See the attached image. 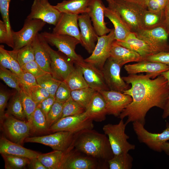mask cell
<instances>
[{"mask_svg":"<svg viewBox=\"0 0 169 169\" xmlns=\"http://www.w3.org/2000/svg\"><path fill=\"white\" fill-rule=\"evenodd\" d=\"M155 77L150 74L122 77L126 83L131 85L123 93L131 96L132 101L118 117L120 119L127 118V124L138 121L145 125L146 115L151 109L156 107L163 109L169 95V86L167 80L162 75L151 79Z\"/></svg>","mask_w":169,"mask_h":169,"instance_id":"obj_1","label":"cell"},{"mask_svg":"<svg viewBox=\"0 0 169 169\" xmlns=\"http://www.w3.org/2000/svg\"><path fill=\"white\" fill-rule=\"evenodd\" d=\"M74 146L78 151L104 162H108L114 156L107 136L93 129L75 133Z\"/></svg>","mask_w":169,"mask_h":169,"instance_id":"obj_2","label":"cell"},{"mask_svg":"<svg viewBox=\"0 0 169 169\" xmlns=\"http://www.w3.org/2000/svg\"><path fill=\"white\" fill-rule=\"evenodd\" d=\"M108 7L117 13L135 33L141 29L142 16L146 10V7L140 3L130 0H106Z\"/></svg>","mask_w":169,"mask_h":169,"instance_id":"obj_3","label":"cell"},{"mask_svg":"<svg viewBox=\"0 0 169 169\" xmlns=\"http://www.w3.org/2000/svg\"><path fill=\"white\" fill-rule=\"evenodd\" d=\"M121 119L117 124H108L104 125L103 130L107 136L114 155L128 153L135 148V145L130 143L129 137L125 132L127 124Z\"/></svg>","mask_w":169,"mask_h":169,"instance_id":"obj_4","label":"cell"},{"mask_svg":"<svg viewBox=\"0 0 169 169\" xmlns=\"http://www.w3.org/2000/svg\"><path fill=\"white\" fill-rule=\"evenodd\" d=\"M41 34L48 44L55 46L59 51L66 55L74 63L84 60L80 55L75 52L76 45L80 44L76 38L66 35L58 34L44 32Z\"/></svg>","mask_w":169,"mask_h":169,"instance_id":"obj_5","label":"cell"},{"mask_svg":"<svg viewBox=\"0 0 169 169\" xmlns=\"http://www.w3.org/2000/svg\"><path fill=\"white\" fill-rule=\"evenodd\" d=\"M75 134L68 131H58L46 136L28 137L24 142L40 143L54 150L64 151L74 147Z\"/></svg>","mask_w":169,"mask_h":169,"instance_id":"obj_6","label":"cell"},{"mask_svg":"<svg viewBox=\"0 0 169 169\" xmlns=\"http://www.w3.org/2000/svg\"><path fill=\"white\" fill-rule=\"evenodd\" d=\"M46 23L39 19L26 18L23 28L19 31L12 30V36L13 44L12 51L17 53L21 48L32 42Z\"/></svg>","mask_w":169,"mask_h":169,"instance_id":"obj_7","label":"cell"},{"mask_svg":"<svg viewBox=\"0 0 169 169\" xmlns=\"http://www.w3.org/2000/svg\"><path fill=\"white\" fill-rule=\"evenodd\" d=\"M1 123L5 134L14 143L21 145L31 133L30 126L27 120H21L5 114Z\"/></svg>","mask_w":169,"mask_h":169,"instance_id":"obj_8","label":"cell"},{"mask_svg":"<svg viewBox=\"0 0 169 169\" xmlns=\"http://www.w3.org/2000/svg\"><path fill=\"white\" fill-rule=\"evenodd\" d=\"M132 126L139 141L154 151H162V145L169 140V123L167 122L166 129L161 133L149 132L144 127V125L138 121L132 122Z\"/></svg>","mask_w":169,"mask_h":169,"instance_id":"obj_9","label":"cell"},{"mask_svg":"<svg viewBox=\"0 0 169 169\" xmlns=\"http://www.w3.org/2000/svg\"><path fill=\"white\" fill-rule=\"evenodd\" d=\"M108 162H104L88 156L74 147L67 153L61 169H108Z\"/></svg>","mask_w":169,"mask_h":169,"instance_id":"obj_10","label":"cell"},{"mask_svg":"<svg viewBox=\"0 0 169 169\" xmlns=\"http://www.w3.org/2000/svg\"><path fill=\"white\" fill-rule=\"evenodd\" d=\"M93 122L85 111L79 115L61 118L50 127L49 131L53 133L68 131L76 133L85 130L93 129Z\"/></svg>","mask_w":169,"mask_h":169,"instance_id":"obj_11","label":"cell"},{"mask_svg":"<svg viewBox=\"0 0 169 169\" xmlns=\"http://www.w3.org/2000/svg\"><path fill=\"white\" fill-rule=\"evenodd\" d=\"M115 40L114 28L108 34L99 36L95 48L88 57L84 61L102 70L110 53L113 42Z\"/></svg>","mask_w":169,"mask_h":169,"instance_id":"obj_12","label":"cell"},{"mask_svg":"<svg viewBox=\"0 0 169 169\" xmlns=\"http://www.w3.org/2000/svg\"><path fill=\"white\" fill-rule=\"evenodd\" d=\"M135 33L138 38L148 43L157 53L169 51V34L163 25L151 29H142Z\"/></svg>","mask_w":169,"mask_h":169,"instance_id":"obj_13","label":"cell"},{"mask_svg":"<svg viewBox=\"0 0 169 169\" xmlns=\"http://www.w3.org/2000/svg\"><path fill=\"white\" fill-rule=\"evenodd\" d=\"M61 13L54 6L50 4L48 0H34L30 12L27 18L40 19L55 26Z\"/></svg>","mask_w":169,"mask_h":169,"instance_id":"obj_14","label":"cell"},{"mask_svg":"<svg viewBox=\"0 0 169 169\" xmlns=\"http://www.w3.org/2000/svg\"><path fill=\"white\" fill-rule=\"evenodd\" d=\"M120 66L109 57L102 69L105 82L110 90L123 93L129 89L120 75Z\"/></svg>","mask_w":169,"mask_h":169,"instance_id":"obj_15","label":"cell"},{"mask_svg":"<svg viewBox=\"0 0 169 169\" xmlns=\"http://www.w3.org/2000/svg\"><path fill=\"white\" fill-rule=\"evenodd\" d=\"M51 74L55 79L64 81L74 68V62L66 55L64 56L50 46Z\"/></svg>","mask_w":169,"mask_h":169,"instance_id":"obj_16","label":"cell"},{"mask_svg":"<svg viewBox=\"0 0 169 169\" xmlns=\"http://www.w3.org/2000/svg\"><path fill=\"white\" fill-rule=\"evenodd\" d=\"M99 92L105 100L107 114L115 117H119L132 100L130 95L118 91L109 90Z\"/></svg>","mask_w":169,"mask_h":169,"instance_id":"obj_17","label":"cell"},{"mask_svg":"<svg viewBox=\"0 0 169 169\" xmlns=\"http://www.w3.org/2000/svg\"><path fill=\"white\" fill-rule=\"evenodd\" d=\"M74 64L81 69L89 87L98 92L110 90L105 82L102 70L84 60Z\"/></svg>","mask_w":169,"mask_h":169,"instance_id":"obj_18","label":"cell"},{"mask_svg":"<svg viewBox=\"0 0 169 169\" xmlns=\"http://www.w3.org/2000/svg\"><path fill=\"white\" fill-rule=\"evenodd\" d=\"M78 25L80 30V44L89 54H91L99 36L92 25L90 18L87 13L79 15Z\"/></svg>","mask_w":169,"mask_h":169,"instance_id":"obj_19","label":"cell"},{"mask_svg":"<svg viewBox=\"0 0 169 169\" xmlns=\"http://www.w3.org/2000/svg\"><path fill=\"white\" fill-rule=\"evenodd\" d=\"M78 14L62 13L52 33L58 34L69 35L80 40Z\"/></svg>","mask_w":169,"mask_h":169,"instance_id":"obj_20","label":"cell"},{"mask_svg":"<svg viewBox=\"0 0 169 169\" xmlns=\"http://www.w3.org/2000/svg\"><path fill=\"white\" fill-rule=\"evenodd\" d=\"M105 7L102 0H93L87 13L94 28L99 36L106 35L112 30L107 27L106 23L104 20Z\"/></svg>","mask_w":169,"mask_h":169,"instance_id":"obj_21","label":"cell"},{"mask_svg":"<svg viewBox=\"0 0 169 169\" xmlns=\"http://www.w3.org/2000/svg\"><path fill=\"white\" fill-rule=\"evenodd\" d=\"M35 60L45 71L51 74L49 46L41 33H38L32 42Z\"/></svg>","mask_w":169,"mask_h":169,"instance_id":"obj_22","label":"cell"},{"mask_svg":"<svg viewBox=\"0 0 169 169\" xmlns=\"http://www.w3.org/2000/svg\"><path fill=\"white\" fill-rule=\"evenodd\" d=\"M124 68L129 74L146 72L156 77L169 70V66L160 63L143 60L133 64L125 65Z\"/></svg>","mask_w":169,"mask_h":169,"instance_id":"obj_23","label":"cell"},{"mask_svg":"<svg viewBox=\"0 0 169 169\" xmlns=\"http://www.w3.org/2000/svg\"><path fill=\"white\" fill-rule=\"evenodd\" d=\"M115 41L118 44L137 53L141 58L157 53L148 43L138 38L134 32H131L123 41Z\"/></svg>","mask_w":169,"mask_h":169,"instance_id":"obj_24","label":"cell"},{"mask_svg":"<svg viewBox=\"0 0 169 169\" xmlns=\"http://www.w3.org/2000/svg\"><path fill=\"white\" fill-rule=\"evenodd\" d=\"M88 117L93 121L101 122L107 114L105 100L100 93L96 91L85 109Z\"/></svg>","mask_w":169,"mask_h":169,"instance_id":"obj_25","label":"cell"},{"mask_svg":"<svg viewBox=\"0 0 169 169\" xmlns=\"http://www.w3.org/2000/svg\"><path fill=\"white\" fill-rule=\"evenodd\" d=\"M109 57L121 67L127 63L138 62L141 59V57L138 53L118 44L115 40L112 44Z\"/></svg>","mask_w":169,"mask_h":169,"instance_id":"obj_26","label":"cell"},{"mask_svg":"<svg viewBox=\"0 0 169 169\" xmlns=\"http://www.w3.org/2000/svg\"><path fill=\"white\" fill-rule=\"evenodd\" d=\"M0 153L25 157L29 159L38 157L40 153L27 149L4 137L0 139Z\"/></svg>","mask_w":169,"mask_h":169,"instance_id":"obj_27","label":"cell"},{"mask_svg":"<svg viewBox=\"0 0 169 169\" xmlns=\"http://www.w3.org/2000/svg\"><path fill=\"white\" fill-rule=\"evenodd\" d=\"M93 0H64L54 6L61 13L74 14L88 13Z\"/></svg>","mask_w":169,"mask_h":169,"instance_id":"obj_28","label":"cell"},{"mask_svg":"<svg viewBox=\"0 0 169 169\" xmlns=\"http://www.w3.org/2000/svg\"><path fill=\"white\" fill-rule=\"evenodd\" d=\"M104 14L114 25L115 40L124 41L131 32L128 26L117 13L108 7H105Z\"/></svg>","mask_w":169,"mask_h":169,"instance_id":"obj_29","label":"cell"},{"mask_svg":"<svg viewBox=\"0 0 169 169\" xmlns=\"http://www.w3.org/2000/svg\"><path fill=\"white\" fill-rule=\"evenodd\" d=\"M74 148L64 151L54 150L48 153L40 154L38 158L47 169H61L68 152Z\"/></svg>","mask_w":169,"mask_h":169,"instance_id":"obj_30","label":"cell"},{"mask_svg":"<svg viewBox=\"0 0 169 169\" xmlns=\"http://www.w3.org/2000/svg\"><path fill=\"white\" fill-rule=\"evenodd\" d=\"M164 19V11L155 12L147 9L142 16L141 21V29H151L162 25Z\"/></svg>","mask_w":169,"mask_h":169,"instance_id":"obj_31","label":"cell"},{"mask_svg":"<svg viewBox=\"0 0 169 169\" xmlns=\"http://www.w3.org/2000/svg\"><path fill=\"white\" fill-rule=\"evenodd\" d=\"M5 114L12 115L21 120H26L27 119L19 92L17 91L13 95Z\"/></svg>","mask_w":169,"mask_h":169,"instance_id":"obj_32","label":"cell"},{"mask_svg":"<svg viewBox=\"0 0 169 169\" xmlns=\"http://www.w3.org/2000/svg\"><path fill=\"white\" fill-rule=\"evenodd\" d=\"M28 122L31 127V133H41L49 131L46 117L38 106Z\"/></svg>","mask_w":169,"mask_h":169,"instance_id":"obj_33","label":"cell"},{"mask_svg":"<svg viewBox=\"0 0 169 169\" xmlns=\"http://www.w3.org/2000/svg\"><path fill=\"white\" fill-rule=\"evenodd\" d=\"M64 81L71 91L89 87L82 70L77 66Z\"/></svg>","mask_w":169,"mask_h":169,"instance_id":"obj_34","label":"cell"},{"mask_svg":"<svg viewBox=\"0 0 169 169\" xmlns=\"http://www.w3.org/2000/svg\"><path fill=\"white\" fill-rule=\"evenodd\" d=\"M133 161V158L128 152L114 155L108 163L110 169H131Z\"/></svg>","mask_w":169,"mask_h":169,"instance_id":"obj_35","label":"cell"},{"mask_svg":"<svg viewBox=\"0 0 169 169\" xmlns=\"http://www.w3.org/2000/svg\"><path fill=\"white\" fill-rule=\"evenodd\" d=\"M96 91L90 87L72 90L71 97L85 109Z\"/></svg>","mask_w":169,"mask_h":169,"instance_id":"obj_36","label":"cell"},{"mask_svg":"<svg viewBox=\"0 0 169 169\" xmlns=\"http://www.w3.org/2000/svg\"><path fill=\"white\" fill-rule=\"evenodd\" d=\"M20 93L23 108L26 116L27 120L29 122L38 104L32 99L27 90L20 86Z\"/></svg>","mask_w":169,"mask_h":169,"instance_id":"obj_37","label":"cell"},{"mask_svg":"<svg viewBox=\"0 0 169 169\" xmlns=\"http://www.w3.org/2000/svg\"><path fill=\"white\" fill-rule=\"evenodd\" d=\"M38 84L45 89L50 95L55 96L57 89L62 81L54 78L50 73L36 78Z\"/></svg>","mask_w":169,"mask_h":169,"instance_id":"obj_38","label":"cell"},{"mask_svg":"<svg viewBox=\"0 0 169 169\" xmlns=\"http://www.w3.org/2000/svg\"><path fill=\"white\" fill-rule=\"evenodd\" d=\"M5 162L6 169H21L28 165L29 158L19 156L7 154H1Z\"/></svg>","mask_w":169,"mask_h":169,"instance_id":"obj_39","label":"cell"},{"mask_svg":"<svg viewBox=\"0 0 169 169\" xmlns=\"http://www.w3.org/2000/svg\"><path fill=\"white\" fill-rule=\"evenodd\" d=\"M85 111V109L74 101L71 97L63 104L61 118L79 115Z\"/></svg>","mask_w":169,"mask_h":169,"instance_id":"obj_40","label":"cell"},{"mask_svg":"<svg viewBox=\"0 0 169 169\" xmlns=\"http://www.w3.org/2000/svg\"><path fill=\"white\" fill-rule=\"evenodd\" d=\"M0 78L9 87L19 92L21 90L18 78L10 70L0 65Z\"/></svg>","mask_w":169,"mask_h":169,"instance_id":"obj_41","label":"cell"},{"mask_svg":"<svg viewBox=\"0 0 169 169\" xmlns=\"http://www.w3.org/2000/svg\"><path fill=\"white\" fill-rule=\"evenodd\" d=\"M32 42L21 48L17 53L16 59L21 67L35 60Z\"/></svg>","mask_w":169,"mask_h":169,"instance_id":"obj_42","label":"cell"},{"mask_svg":"<svg viewBox=\"0 0 169 169\" xmlns=\"http://www.w3.org/2000/svg\"><path fill=\"white\" fill-rule=\"evenodd\" d=\"M64 103L55 101L46 117L49 130L61 118Z\"/></svg>","mask_w":169,"mask_h":169,"instance_id":"obj_43","label":"cell"},{"mask_svg":"<svg viewBox=\"0 0 169 169\" xmlns=\"http://www.w3.org/2000/svg\"><path fill=\"white\" fill-rule=\"evenodd\" d=\"M0 48L9 59L12 68V72L18 79H21L23 75V71L16 59L17 53L12 51H8L4 49L3 45H0Z\"/></svg>","mask_w":169,"mask_h":169,"instance_id":"obj_44","label":"cell"},{"mask_svg":"<svg viewBox=\"0 0 169 169\" xmlns=\"http://www.w3.org/2000/svg\"><path fill=\"white\" fill-rule=\"evenodd\" d=\"M23 87L27 90L33 100L38 104L50 96L47 90L39 85L27 88Z\"/></svg>","mask_w":169,"mask_h":169,"instance_id":"obj_45","label":"cell"},{"mask_svg":"<svg viewBox=\"0 0 169 169\" xmlns=\"http://www.w3.org/2000/svg\"><path fill=\"white\" fill-rule=\"evenodd\" d=\"M11 0H0V11L3 21L5 23L9 37L12 39V31L9 18V8Z\"/></svg>","mask_w":169,"mask_h":169,"instance_id":"obj_46","label":"cell"},{"mask_svg":"<svg viewBox=\"0 0 169 169\" xmlns=\"http://www.w3.org/2000/svg\"><path fill=\"white\" fill-rule=\"evenodd\" d=\"M71 90L64 81H62L56 92L55 100L64 103L71 97Z\"/></svg>","mask_w":169,"mask_h":169,"instance_id":"obj_47","label":"cell"},{"mask_svg":"<svg viewBox=\"0 0 169 169\" xmlns=\"http://www.w3.org/2000/svg\"><path fill=\"white\" fill-rule=\"evenodd\" d=\"M21 68L23 71L31 73L36 78L49 73L44 70L35 60L25 64Z\"/></svg>","mask_w":169,"mask_h":169,"instance_id":"obj_48","label":"cell"},{"mask_svg":"<svg viewBox=\"0 0 169 169\" xmlns=\"http://www.w3.org/2000/svg\"><path fill=\"white\" fill-rule=\"evenodd\" d=\"M160 63L169 66V51L162 52L141 58V61Z\"/></svg>","mask_w":169,"mask_h":169,"instance_id":"obj_49","label":"cell"},{"mask_svg":"<svg viewBox=\"0 0 169 169\" xmlns=\"http://www.w3.org/2000/svg\"><path fill=\"white\" fill-rule=\"evenodd\" d=\"M20 86L26 88L38 86L36 78L30 73L23 71L21 79H19Z\"/></svg>","mask_w":169,"mask_h":169,"instance_id":"obj_50","label":"cell"},{"mask_svg":"<svg viewBox=\"0 0 169 169\" xmlns=\"http://www.w3.org/2000/svg\"><path fill=\"white\" fill-rule=\"evenodd\" d=\"M0 43L6 44L9 47L13 48L12 39L8 34L7 26L3 21L0 20Z\"/></svg>","mask_w":169,"mask_h":169,"instance_id":"obj_51","label":"cell"},{"mask_svg":"<svg viewBox=\"0 0 169 169\" xmlns=\"http://www.w3.org/2000/svg\"><path fill=\"white\" fill-rule=\"evenodd\" d=\"M55 101V96L50 95L38 104V106L44 113L46 118Z\"/></svg>","mask_w":169,"mask_h":169,"instance_id":"obj_52","label":"cell"},{"mask_svg":"<svg viewBox=\"0 0 169 169\" xmlns=\"http://www.w3.org/2000/svg\"><path fill=\"white\" fill-rule=\"evenodd\" d=\"M10 94L6 91L1 90L0 91V118L1 121L5 114V110Z\"/></svg>","mask_w":169,"mask_h":169,"instance_id":"obj_53","label":"cell"},{"mask_svg":"<svg viewBox=\"0 0 169 169\" xmlns=\"http://www.w3.org/2000/svg\"><path fill=\"white\" fill-rule=\"evenodd\" d=\"M145 5L148 10L155 12L164 11L161 9L157 0H146Z\"/></svg>","mask_w":169,"mask_h":169,"instance_id":"obj_54","label":"cell"},{"mask_svg":"<svg viewBox=\"0 0 169 169\" xmlns=\"http://www.w3.org/2000/svg\"><path fill=\"white\" fill-rule=\"evenodd\" d=\"M0 65L9 69L12 72V68L10 61L0 48Z\"/></svg>","mask_w":169,"mask_h":169,"instance_id":"obj_55","label":"cell"},{"mask_svg":"<svg viewBox=\"0 0 169 169\" xmlns=\"http://www.w3.org/2000/svg\"><path fill=\"white\" fill-rule=\"evenodd\" d=\"M28 165L32 169H47L38 157L30 159Z\"/></svg>","mask_w":169,"mask_h":169,"instance_id":"obj_56","label":"cell"},{"mask_svg":"<svg viewBox=\"0 0 169 169\" xmlns=\"http://www.w3.org/2000/svg\"><path fill=\"white\" fill-rule=\"evenodd\" d=\"M164 14V19L162 25L165 28L169 34V0L165 8Z\"/></svg>","mask_w":169,"mask_h":169,"instance_id":"obj_57","label":"cell"},{"mask_svg":"<svg viewBox=\"0 0 169 169\" xmlns=\"http://www.w3.org/2000/svg\"><path fill=\"white\" fill-rule=\"evenodd\" d=\"M162 117L163 119H165L169 116V95H168L165 102Z\"/></svg>","mask_w":169,"mask_h":169,"instance_id":"obj_58","label":"cell"},{"mask_svg":"<svg viewBox=\"0 0 169 169\" xmlns=\"http://www.w3.org/2000/svg\"><path fill=\"white\" fill-rule=\"evenodd\" d=\"M162 150L167 155H169V142H165L162 146Z\"/></svg>","mask_w":169,"mask_h":169,"instance_id":"obj_59","label":"cell"},{"mask_svg":"<svg viewBox=\"0 0 169 169\" xmlns=\"http://www.w3.org/2000/svg\"><path fill=\"white\" fill-rule=\"evenodd\" d=\"M161 10H164L168 0H157Z\"/></svg>","mask_w":169,"mask_h":169,"instance_id":"obj_60","label":"cell"},{"mask_svg":"<svg viewBox=\"0 0 169 169\" xmlns=\"http://www.w3.org/2000/svg\"><path fill=\"white\" fill-rule=\"evenodd\" d=\"M161 75L164 76L166 79L167 81L168 85L169 86V70L163 72Z\"/></svg>","mask_w":169,"mask_h":169,"instance_id":"obj_61","label":"cell"},{"mask_svg":"<svg viewBox=\"0 0 169 169\" xmlns=\"http://www.w3.org/2000/svg\"><path fill=\"white\" fill-rule=\"evenodd\" d=\"M130 0L140 3L145 6V2L146 0Z\"/></svg>","mask_w":169,"mask_h":169,"instance_id":"obj_62","label":"cell"},{"mask_svg":"<svg viewBox=\"0 0 169 169\" xmlns=\"http://www.w3.org/2000/svg\"><path fill=\"white\" fill-rule=\"evenodd\" d=\"M21 0L22 1H23L24 0Z\"/></svg>","mask_w":169,"mask_h":169,"instance_id":"obj_63","label":"cell"}]
</instances>
